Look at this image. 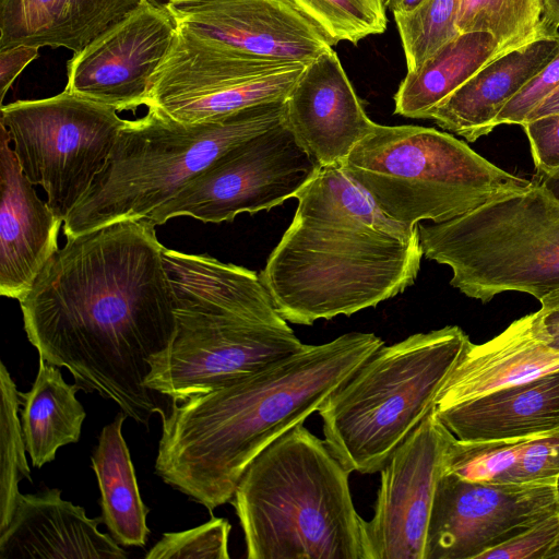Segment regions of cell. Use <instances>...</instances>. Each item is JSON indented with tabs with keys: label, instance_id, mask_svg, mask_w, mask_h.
Segmentation results:
<instances>
[{
	"label": "cell",
	"instance_id": "6da1fadb",
	"mask_svg": "<svg viewBox=\"0 0 559 559\" xmlns=\"http://www.w3.org/2000/svg\"><path fill=\"white\" fill-rule=\"evenodd\" d=\"M163 250L146 218L68 237L19 301L39 357L143 425L165 412L144 382L176 328Z\"/></svg>",
	"mask_w": 559,
	"mask_h": 559
},
{
	"label": "cell",
	"instance_id": "7a4b0ae2",
	"mask_svg": "<svg viewBox=\"0 0 559 559\" xmlns=\"http://www.w3.org/2000/svg\"><path fill=\"white\" fill-rule=\"evenodd\" d=\"M382 345L366 332L305 344L240 380L173 402L162 415L156 474L209 511L230 502L249 464L318 412Z\"/></svg>",
	"mask_w": 559,
	"mask_h": 559
},
{
	"label": "cell",
	"instance_id": "3957f363",
	"mask_svg": "<svg viewBox=\"0 0 559 559\" xmlns=\"http://www.w3.org/2000/svg\"><path fill=\"white\" fill-rule=\"evenodd\" d=\"M260 278L295 324L349 317L402 294L424 257L418 225L385 215L342 164L321 166Z\"/></svg>",
	"mask_w": 559,
	"mask_h": 559
},
{
	"label": "cell",
	"instance_id": "277c9868",
	"mask_svg": "<svg viewBox=\"0 0 559 559\" xmlns=\"http://www.w3.org/2000/svg\"><path fill=\"white\" fill-rule=\"evenodd\" d=\"M176 328L150 359L145 385L183 402L298 352L305 344L276 311L254 271L164 247Z\"/></svg>",
	"mask_w": 559,
	"mask_h": 559
},
{
	"label": "cell",
	"instance_id": "5b68a950",
	"mask_svg": "<svg viewBox=\"0 0 559 559\" xmlns=\"http://www.w3.org/2000/svg\"><path fill=\"white\" fill-rule=\"evenodd\" d=\"M349 474L304 424L246 468L230 503L248 559H366L365 522Z\"/></svg>",
	"mask_w": 559,
	"mask_h": 559
},
{
	"label": "cell",
	"instance_id": "8992f818",
	"mask_svg": "<svg viewBox=\"0 0 559 559\" xmlns=\"http://www.w3.org/2000/svg\"><path fill=\"white\" fill-rule=\"evenodd\" d=\"M285 102L197 123L152 109L127 120L105 168L63 222L64 236L146 218L228 150L284 122Z\"/></svg>",
	"mask_w": 559,
	"mask_h": 559
},
{
	"label": "cell",
	"instance_id": "52a82bcc",
	"mask_svg": "<svg viewBox=\"0 0 559 559\" xmlns=\"http://www.w3.org/2000/svg\"><path fill=\"white\" fill-rule=\"evenodd\" d=\"M468 335L457 325L382 345L320 406L323 436L348 472H379L435 408Z\"/></svg>",
	"mask_w": 559,
	"mask_h": 559
},
{
	"label": "cell",
	"instance_id": "ba28073f",
	"mask_svg": "<svg viewBox=\"0 0 559 559\" xmlns=\"http://www.w3.org/2000/svg\"><path fill=\"white\" fill-rule=\"evenodd\" d=\"M342 165L385 215L408 226L443 223L534 185L447 132L412 124L376 123Z\"/></svg>",
	"mask_w": 559,
	"mask_h": 559
},
{
	"label": "cell",
	"instance_id": "9c48e42d",
	"mask_svg": "<svg viewBox=\"0 0 559 559\" xmlns=\"http://www.w3.org/2000/svg\"><path fill=\"white\" fill-rule=\"evenodd\" d=\"M418 231L424 257L449 266L450 285L469 298L519 292L539 301L559 289V200L536 180Z\"/></svg>",
	"mask_w": 559,
	"mask_h": 559
},
{
	"label": "cell",
	"instance_id": "30bf717a",
	"mask_svg": "<svg viewBox=\"0 0 559 559\" xmlns=\"http://www.w3.org/2000/svg\"><path fill=\"white\" fill-rule=\"evenodd\" d=\"M17 162L64 222L105 168L126 119L105 104L61 92L0 108Z\"/></svg>",
	"mask_w": 559,
	"mask_h": 559
},
{
	"label": "cell",
	"instance_id": "8fae6325",
	"mask_svg": "<svg viewBox=\"0 0 559 559\" xmlns=\"http://www.w3.org/2000/svg\"><path fill=\"white\" fill-rule=\"evenodd\" d=\"M305 67L248 55L177 25L144 106L183 123L214 120L287 99Z\"/></svg>",
	"mask_w": 559,
	"mask_h": 559
},
{
	"label": "cell",
	"instance_id": "7c38bea8",
	"mask_svg": "<svg viewBox=\"0 0 559 559\" xmlns=\"http://www.w3.org/2000/svg\"><path fill=\"white\" fill-rule=\"evenodd\" d=\"M320 167L284 120L228 150L146 219L155 226L178 216L233 222L295 198Z\"/></svg>",
	"mask_w": 559,
	"mask_h": 559
},
{
	"label": "cell",
	"instance_id": "4fadbf2b",
	"mask_svg": "<svg viewBox=\"0 0 559 559\" xmlns=\"http://www.w3.org/2000/svg\"><path fill=\"white\" fill-rule=\"evenodd\" d=\"M558 512L557 484H481L443 474L432 502L424 559H477Z\"/></svg>",
	"mask_w": 559,
	"mask_h": 559
},
{
	"label": "cell",
	"instance_id": "5bb4252c",
	"mask_svg": "<svg viewBox=\"0 0 559 559\" xmlns=\"http://www.w3.org/2000/svg\"><path fill=\"white\" fill-rule=\"evenodd\" d=\"M453 433L435 408L380 469L373 516L365 522L366 559H424L436 489Z\"/></svg>",
	"mask_w": 559,
	"mask_h": 559
},
{
	"label": "cell",
	"instance_id": "9a60e30c",
	"mask_svg": "<svg viewBox=\"0 0 559 559\" xmlns=\"http://www.w3.org/2000/svg\"><path fill=\"white\" fill-rule=\"evenodd\" d=\"M177 23L167 8L147 0L73 53L64 91L117 111L144 106L151 78L166 55Z\"/></svg>",
	"mask_w": 559,
	"mask_h": 559
},
{
	"label": "cell",
	"instance_id": "2e32d148",
	"mask_svg": "<svg viewBox=\"0 0 559 559\" xmlns=\"http://www.w3.org/2000/svg\"><path fill=\"white\" fill-rule=\"evenodd\" d=\"M166 8L177 25L263 59L307 66L332 48L293 0H170Z\"/></svg>",
	"mask_w": 559,
	"mask_h": 559
},
{
	"label": "cell",
	"instance_id": "e0dca14e",
	"mask_svg": "<svg viewBox=\"0 0 559 559\" xmlns=\"http://www.w3.org/2000/svg\"><path fill=\"white\" fill-rule=\"evenodd\" d=\"M285 106V123L320 166L343 164L376 124L332 48L305 67Z\"/></svg>",
	"mask_w": 559,
	"mask_h": 559
},
{
	"label": "cell",
	"instance_id": "ac0fdd59",
	"mask_svg": "<svg viewBox=\"0 0 559 559\" xmlns=\"http://www.w3.org/2000/svg\"><path fill=\"white\" fill-rule=\"evenodd\" d=\"M0 122V294L21 301L58 251L63 222L24 175Z\"/></svg>",
	"mask_w": 559,
	"mask_h": 559
},
{
	"label": "cell",
	"instance_id": "d6986e66",
	"mask_svg": "<svg viewBox=\"0 0 559 559\" xmlns=\"http://www.w3.org/2000/svg\"><path fill=\"white\" fill-rule=\"evenodd\" d=\"M559 370V350L550 345L539 311L510 323L493 338L468 341L442 384L435 411Z\"/></svg>",
	"mask_w": 559,
	"mask_h": 559
},
{
	"label": "cell",
	"instance_id": "ffe728a7",
	"mask_svg": "<svg viewBox=\"0 0 559 559\" xmlns=\"http://www.w3.org/2000/svg\"><path fill=\"white\" fill-rule=\"evenodd\" d=\"M102 521L62 499L58 488L20 493L0 532V559H126L114 537L98 530Z\"/></svg>",
	"mask_w": 559,
	"mask_h": 559
},
{
	"label": "cell",
	"instance_id": "44dd1931",
	"mask_svg": "<svg viewBox=\"0 0 559 559\" xmlns=\"http://www.w3.org/2000/svg\"><path fill=\"white\" fill-rule=\"evenodd\" d=\"M558 52L559 34L538 35L499 55L431 109L427 119L475 142L495 129L504 105Z\"/></svg>",
	"mask_w": 559,
	"mask_h": 559
},
{
	"label": "cell",
	"instance_id": "7402d4cb",
	"mask_svg": "<svg viewBox=\"0 0 559 559\" xmlns=\"http://www.w3.org/2000/svg\"><path fill=\"white\" fill-rule=\"evenodd\" d=\"M466 441L533 437L559 430V370L435 411Z\"/></svg>",
	"mask_w": 559,
	"mask_h": 559
},
{
	"label": "cell",
	"instance_id": "603a6c76",
	"mask_svg": "<svg viewBox=\"0 0 559 559\" xmlns=\"http://www.w3.org/2000/svg\"><path fill=\"white\" fill-rule=\"evenodd\" d=\"M143 0H0V49L15 45L73 53L136 10Z\"/></svg>",
	"mask_w": 559,
	"mask_h": 559
},
{
	"label": "cell",
	"instance_id": "cb8c5ba5",
	"mask_svg": "<svg viewBox=\"0 0 559 559\" xmlns=\"http://www.w3.org/2000/svg\"><path fill=\"white\" fill-rule=\"evenodd\" d=\"M503 52L489 33H460L419 68L407 71L394 95V114L427 119L431 109Z\"/></svg>",
	"mask_w": 559,
	"mask_h": 559
},
{
	"label": "cell",
	"instance_id": "d4e9b609",
	"mask_svg": "<svg viewBox=\"0 0 559 559\" xmlns=\"http://www.w3.org/2000/svg\"><path fill=\"white\" fill-rule=\"evenodd\" d=\"M80 386L64 381L59 367L38 359V372L27 392H19L21 425L35 467L52 462L59 448L80 440L86 412L75 394Z\"/></svg>",
	"mask_w": 559,
	"mask_h": 559
},
{
	"label": "cell",
	"instance_id": "484cf974",
	"mask_svg": "<svg viewBox=\"0 0 559 559\" xmlns=\"http://www.w3.org/2000/svg\"><path fill=\"white\" fill-rule=\"evenodd\" d=\"M122 411L106 425L91 456L99 491L103 522L114 539L123 546L143 547L150 534L148 508L138 486L122 425Z\"/></svg>",
	"mask_w": 559,
	"mask_h": 559
},
{
	"label": "cell",
	"instance_id": "4316f807",
	"mask_svg": "<svg viewBox=\"0 0 559 559\" xmlns=\"http://www.w3.org/2000/svg\"><path fill=\"white\" fill-rule=\"evenodd\" d=\"M539 20L540 10L533 0H461L456 28L489 33L508 51L546 35Z\"/></svg>",
	"mask_w": 559,
	"mask_h": 559
},
{
	"label": "cell",
	"instance_id": "83f0119b",
	"mask_svg": "<svg viewBox=\"0 0 559 559\" xmlns=\"http://www.w3.org/2000/svg\"><path fill=\"white\" fill-rule=\"evenodd\" d=\"M0 532L9 524L22 478L31 479L21 419L19 391L3 362L0 364Z\"/></svg>",
	"mask_w": 559,
	"mask_h": 559
},
{
	"label": "cell",
	"instance_id": "f1b7e54d",
	"mask_svg": "<svg viewBox=\"0 0 559 559\" xmlns=\"http://www.w3.org/2000/svg\"><path fill=\"white\" fill-rule=\"evenodd\" d=\"M461 0H425L415 11L395 14L407 71L419 68L447 41L459 35Z\"/></svg>",
	"mask_w": 559,
	"mask_h": 559
},
{
	"label": "cell",
	"instance_id": "f546056e",
	"mask_svg": "<svg viewBox=\"0 0 559 559\" xmlns=\"http://www.w3.org/2000/svg\"><path fill=\"white\" fill-rule=\"evenodd\" d=\"M328 36L332 46L357 44L386 28L383 0H293Z\"/></svg>",
	"mask_w": 559,
	"mask_h": 559
},
{
	"label": "cell",
	"instance_id": "4dcf8cb0",
	"mask_svg": "<svg viewBox=\"0 0 559 559\" xmlns=\"http://www.w3.org/2000/svg\"><path fill=\"white\" fill-rule=\"evenodd\" d=\"M534 437L466 441L453 435L447 449L443 474L472 483L496 484L516 463L524 444Z\"/></svg>",
	"mask_w": 559,
	"mask_h": 559
},
{
	"label": "cell",
	"instance_id": "1f68e13d",
	"mask_svg": "<svg viewBox=\"0 0 559 559\" xmlns=\"http://www.w3.org/2000/svg\"><path fill=\"white\" fill-rule=\"evenodd\" d=\"M231 525L226 519L212 518L197 527L165 533L145 554V559H229Z\"/></svg>",
	"mask_w": 559,
	"mask_h": 559
},
{
	"label": "cell",
	"instance_id": "d6a6232c",
	"mask_svg": "<svg viewBox=\"0 0 559 559\" xmlns=\"http://www.w3.org/2000/svg\"><path fill=\"white\" fill-rule=\"evenodd\" d=\"M559 478V430L530 439L516 463L496 484H557Z\"/></svg>",
	"mask_w": 559,
	"mask_h": 559
},
{
	"label": "cell",
	"instance_id": "836d02e7",
	"mask_svg": "<svg viewBox=\"0 0 559 559\" xmlns=\"http://www.w3.org/2000/svg\"><path fill=\"white\" fill-rule=\"evenodd\" d=\"M559 537V512L535 522L477 559H545Z\"/></svg>",
	"mask_w": 559,
	"mask_h": 559
},
{
	"label": "cell",
	"instance_id": "e575fe53",
	"mask_svg": "<svg viewBox=\"0 0 559 559\" xmlns=\"http://www.w3.org/2000/svg\"><path fill=\"white\" fill-rule=\"evenodd\" d=\"M559 87V52L498 114L493 127L522 124L528 114Z\"/></svg>",
	"mask_w": 559,
	"mask_h": 559
},
{
	"label": "cell",
	"instance_id": "d590c367",
	"mask_svg": "<svg viewBox=\"0 0 559 559\" xmlns=\"http://www.w3.org/2000/svg\"><path fill=\"white\" fill-rule=\"evenodd\" d=\"M537 175L559 168V112L526 120L522 124Z\"/></svg>",
	"mask_w": 559,
	"mask_h": 559
},
{
	"label": "cell",
	"instance_id": "8d00e7d4",
	"mask_svg": "<svg viewBox=\"0 0 559 559\" xmlns=\"http://www.w3.org/2000/svg\"><path fill=\"white\" fill-rule=\"evenodd\" d=\"M39 48L32 45H15L0 49V102L17 75L38 57Z\"/></svg>",
	"mask_w": 559,
	"mask_h": 559
},
{
	"label": "cell",
	"instance_id": "74e56055",
	"mask_svg": "<svg viewBox=\"0 0 559 559\" xmlns=\"http://www.w3.org/2000/svg\"><path fill=\"white\" fill-rule=\"evenodd\" d=\"M539 302L542 307L538 311L550 337V345L559 350V289L544 296Z\"/></svg>",
	"mask_w": 559,
	"mask_h": 559
},
{
	"label": "cell",
	"instance_id": "f35d334b",
	"mask_svg": "<svg viewBox=\"0 0 559 559\" xmlns=\"http://www.w3.org/2000/svg\"><path fill=\"white\" fill-rule=\"evenodd\" d=\"M539 27L546 35L559 34V0H540Z\"/></svg>",
	"mask_w": 559,
	"mask_h": 559
},
{
	"label": "cell",
	"instance_id": "ab89813d",
	"mask_svg": "<svg viewBox=\"0 0 559 559\" xmlns=\"http://www.w3.org/2000/svg\"><path fill=\"white\" fill-rule=\"evenodd\" d=\"M559 112V87L538 104L526 117V120Z\"/></svg>",
	"mask_w": 559,
	"mask_h": 559
},
{
	"label": "cell",
	"instance_id": "60d3db41",
	"mask_svg": "<svg viewBox=\"0 0 559 559\" xmlns=\"http://www.w3.org/2000/svg\"><path fill=\"white\" fill-rule=\"evenodd\" d=\"M425 0H383L385 9H389L393 15L407 14L415 11Z\"/></svg>",
	"mask_w": 559,
	"mask_h": 559
},
{
	"label": "cell",
	"instance_id": "b9f144b4",
	"mask_svg": "<svg viewBox=\"0 0 559 559\" xmlns=\"http://www.w3.org/2000/svg\"><path fill=\"white\" fill-rule=\"evenodd\" d=\"M539 183H542L556 199L559 200V168L556 170L544 174V175H537Z\"/></svg>",
	"mask_w": 559,
	"mask_h": 559
},
{
	"label": "cell",
	"instance_id": "7bdbcfd3",
	"mask_svg": "<svg viewBox=\"0 0 559 559\" xmlns=\"http://www.w3.org/2000/svg\"><path fill=\"white\" fill-rule=\"evenodd\" d=\"M545 559H559V537L552 548L545 556Z\"/></svg>",
	"mask_w": 559,
	"mask_h": 559
},
{
	"label": "cell",
	"instance_id": "ee69618b",
	"mask_svg": "<svg viewBox=\"0 0 559 559\" xmlns=\"http://www.w3.org/2000/svg\"><path fill=\"white\" fill-rule=\"evenodd\" d=\"M147 1H150L151 3H153V4H155V5L166 8V5L168 4V2H169L170 0H147Z\"/></svg>",
	"mask_w": 559,
	"mask_h": 559
},
{
	"label": "cell",
	"instance_id": "f6af8a7d",
	"mask_svg": "<svg viewBox=\"0 0 559 559\" xmlns=\"http://www.w3.org/2000/svg\"><path fill=\"white\" fill-rule=\"evenodd\" d=\"M536 7L540 10V0H533Z\"/></svg>",
	"mask_w": 559,
	"mask_h": 559
},
{
	"label": "cell",
	"instance_id": "bcb514c9",
	"mask_svg": "<svg viewBox=\"0 0 559 559\" xmlns=\"http://www.w3.org/2000/svg\"><path fill=\"white\" fill-rule=\"evenodd\" d=\"M557 489H558V493H559V478H558V481H557Z\"/></svg>",
	"mask_w": 559,
	"mask_h": 559
}]
</instances>
